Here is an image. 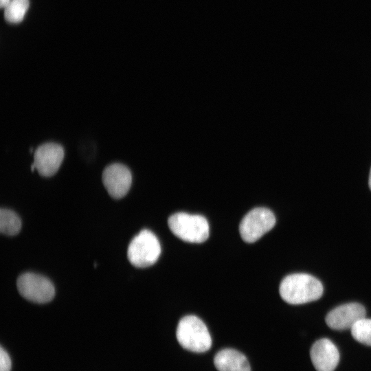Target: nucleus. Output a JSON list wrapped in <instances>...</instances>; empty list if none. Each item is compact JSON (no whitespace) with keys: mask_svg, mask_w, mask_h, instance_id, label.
Instances as JSON below:
<instances>
[{"mask_svg":"<svg viewBox=\"0 0 371 371\" xmlns=\"http://www.w3.org/2000/svg\"><path fill=\"white\" fill-rule=\"evenodd\" d=\"M179 344L194 352H204L212 346V339L204 322L195 315H187L179 321L176 332Z\"/></svg>","mask_w":371,"mask_h":371,"instance_id":"obj_2","label":"nucleus"},{"mask_svg":"<svg viewBox=\"0 0 371 371\" xmlns=\"http://www.w3.org/2000/svg\"><path fill=\"white\" fill-rule=\"evenodd\" d=\"M323 290L322 282L306 273H293L286 276L279 289L281 297L291 304L317 300L322 295Z\"/></svg>","mask_w":371,"mask_h":371,"instance_id":"obj_1","label":"nucleus"},{"mask_svg":"<svg viewBox=\"0 0 371 371\" xmlns=\"http://www.w3.org/2000/svg\"><path fill=\"white\" fill-rule=\"evenodd\" d=\"M11 0H0V6L1 8H5Z\"/></svg>","mask_w":371,"mask_h":371,"instance_id":"obj_16","label":"nucleus"},{"mask_svg":"<svg viewBox=\"0 0 371 371\" xmlns=\"http://www.w3.org/2000/svg\"><path fill=\"white\" fill-rule=\"evenodd\" d=\"M20 294L26 300L36 303H47L55 294L53 284L47 278L34 273H25L17 280Z\"/></svg>","mask_w":371,"mask_h":371,"instance_id":"obj_6","label":"nucleus"},{"mask_svg":"<svg viewBox=\"0 0 371 371\" xmlns=\"http://www.w3.org/2000/svg\"><path fill=\"white\" fill-rule=\"evenodd\" d=\"M161 254V245L157 236L148 229L142 230L131 241L127 256L130 262L139 268L155 264Z\"/></svg>","mask_w":371,"mask_h":371,"instance_id":"obj_4","label":"nucleus"},{"mask_svg":"<svg viewBox=\"0 0 371 371\" xmlns=\"http://www.w3.org/2000/svg\"><path fill=\"white\" fill-rule=\"evenodd\" d=\"M11 359L8 352L1 346L0 349V371H10Z\"/></svg>","mask_w":371,"mask_h":371,"instance_id":"obj_15","label":"nucleus"},{"mask_svg":"<svg viewBox=\"0 0 371 371\" xmlns=\"http://www.w3.org/2000/svg\"><path fill=\"white\" fill-rule=\"evenodd\" d=\"M21 228V221L19 216L12 210L2 208L0 211V230L8 236L17 234Z\"/></svg>","mask_w":371,"mask_h":371,"instance_id":"obj_12","label":"nucleus"},{"mask_svg":"<svg viewBox=\"0 0 371 371\" xmlns=\"http://www.w3.org/2000/svg\"><path fill=\"white\" fill-rule=\"evenodd\" d=\"M29 0H11L4 8V18L10 23L21 22L29 8Z\"/></svg>","mask_w":371,"mask_h":371,"instance_id":"obj_13","label":"nucleus"},{"mask_svg":"<svg viewBox=\"0 0 371 371\" xmlns=\"http://www.w3.org/2000/svg\"><path fill=\"white\" fill-rule=\"evenodd\" d=\"M368 184H369L370 189L371 190V168H370V175H369Z\"/></svg>","mask_w":371,"mask_h":371,"instance_id":"obj_17","label":"nucleus"},{"mask_svg":"<svg viewBox=\"0 0 371 371\" xmlns=\"http://www.w3.org/2000/svg\"><path fill=\"white\" fill-rule=\"evenodd\" d=\"M170 231L183 241L201 243L209 236L210 227L207 219L199 214L178 212L168 220Z\"/></svg>","mask_w":371,"mask_h":371,"instance_id":"obj_3","label":"nucleus"},{"mask_svg":"<svg viewBox=\"0 0 371 371\" xmlns=\"http://www.w3.org/2000/svg\"><path fill=\"white\" fill-rule=\"evenodd\" d=\"M65 152L63 146L54 142H46L40 145L34 151L35 169L43 177L55 175L63 161Z\"/></svg>","mask_w":371,"mask_h":371,"instance_id":"obj_7","label":"nucleus"},{"mask_svg":"<svg viewBox=\"0 0 371 371\" xmlns=\"http://www.w3.org/2000/svg\"><path fill=\"white\" fill-rule=\"evenodd\" d=\"M214 362L218 371H251L246 357L231 348L218 352L214 357Z\"/></svg>","mask_w":371,"mask_h":371,"instance_id":"obj_11","label":"nucleus"},{"mask_svg":"<svg viewBox=\"0 0 371 371\" xmlns=\"http://www.w3.org/2000/svg\"><path fill=\"white\" fill-rule=\"evenodd\" d=\"M102 180L105 189L111 197L121 199L131 188L132 174L125 165L113 163L104 169Z\"/></svg>","mask_w":371,"mask_h":371,"instance_id":"obj_8","label":"nucleus"},{"mask_svg":"<svg viewBox=\"0 0 371 371\" xmlns=\"http://www.w3.org/2000/svg\"><path fill=\"white\" fill-rule=\"evenodd\" d=\"M313 365L317 371H333L339 361L336 346L328 339L317 340L310 352Z\"/></svg>","mask_w":371,"mask_h":371,"instance_id":"obj_10","label":"nucleus"},{"mask_svg":"<svg viewBox=\"0 0 371 371\" xmlns=\"http://www.w3.org/2000/svg\"><path fill=\"white\" fill-rule=\"evenodd\" d=\"M350 330L356 341L371 346V319L365 317L359 319L352 326Z\"/></svg>","mask_w":371,"mask_h":371,"instance_id":"obj_14","label":"nucleus"},{"mask_svg":"<svg viewBox=\"0 0 371 371\" xmlns=\"http://www.w3.org/2000/svg\"><path fill=\"white\" fill-rule=\"evenodd\" d=\"M365 317L366 309L361 304L348 303L330 311L326 317V323L332 329L342 330L350 329L357 321Z\"/></svg>","mask_w":371,"mask_h":371,"instance_id":"obj_9","label":"nucleus"},{"mask_svg":"<svg viewBox=\"0 0 371 371\" xmlns=\"http://www.w3.org/2000/svg\"><path fill=\"white\" fill-rule=\"evenodd\" d=\"M276 224L273 213L265 207H256L249 211L242 219L239 232L242 239L252 243L270 231Z\"/></svg>","mask_w":371,"mask_h":371,"instance_id":"obj_5","label":"nucleus"}]
</instances>
